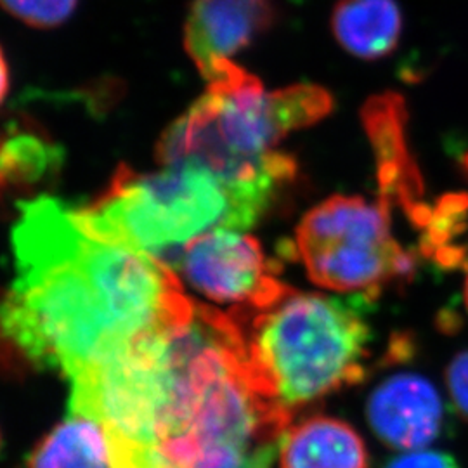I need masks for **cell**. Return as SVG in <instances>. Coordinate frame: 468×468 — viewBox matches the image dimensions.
<instances>
[{
    "label": "cell",
    "mask_w": 468,
    "mask_h": 468,
    "mask_svg": "<svg viewBox=\"0 0 468 468\" xmlns=\"http://www.w3.org/2000/svg\"><path fill=\"white\" fill-rule=\"evenodd\" d=\"M16 280L0 302V334L28 361L68 378L191 314L172 269L102 241L49 197L19 203Z\"/></svg>",
    "instance_id": "obj_1"
},
{
    "label": "cell",
    "mask_w": 468,
    "mask_h": 468,
    "mask_svg": "<svg viewBox=\"0 0 468 468\" xmlns=\"http://www.w3.org/2000/svg\"><path fill=\"white\" fill-rule=\"evenodd\" d=\"M205 80V94L160 137L156 162L195 164L228 185L280 195L295 181L297 162L278 144L328 117L332 94L316 84L266 90L233 59L218 63Z\"/></svg>",
    "instance_id": "obj_2"
},
{
    "label": "cell",
    "mask_w": 468,
    "mask_h": 468,
    "mask_svg": "<svg viewBox=\"0 0 468 468\" xmlns=\"http://www.w3.org/2000/svg\"><path fill=\"white\" fill-rule=\"evenodd\" d=\"M276 197L228 185L195 164L144 174L122 165L100 197L75 216L102 241L177 268L187 243L216 229H249Z\"/></svg>",
    "instance_id": "obj_3"
},
{
    "label": "cell",
    "mask_w": 468,
    "mask_h": 468,
    "mask_svg": "<svg viewBox=\"0 0 468 468\" xmlns=\"http://www.w3.org/2000/svg\"><path fill=\"white\" fill-rule=\"evenodd\" d=\"M231 314L243 328L255 373L288 410L365 377L371 334L347 302L288 288L262 311Z\"/></svg>",
    "instance_id": "obj_4"
},
{
    "label": "cell",
    "mask_w": 468,
    "mask_h": 468,
    "mask_svg": "<svg viewBox=\"0 0 468 468\" xmlns=\"http://www.w3.org/2000/svg\"><path fill=\"white\" fill-rule=\"evenodd\" d=\"M295 251L321 288L367 297L415 268L392 234L390 210L361 197L335 195L309 210L295 231Z\"/></svg>",
    "instance_id": "obj_5"
},
{
    "label": "cell",
    "mask_w": 468,
    "mask_h": 468,
    "mask_svg": "<svg viewBox=\"0 0 468 468\" xmlns=\"http://www.w3.org/2000/svg\"><path fill=\"white\" fill-rule=\"evenodd\" d=\"M177 268L191 288L238 314L266 309L290 288L272 272L261 243L234 229H216L187 243Z\"/></svg>",
    "instance_id": "obj_6"
},
{
    "label": "cell",
    "mask_w": 468,
    "mask_h": 468,
    "mask_svg": "<svg viewBox=\"0 0 468 468\" xmlns=\"http://www.w3.org/2000/svg\"><path fill=\"white\" fill-rule=\"evenodd\" d=\"M361 118L377 160L378 201L388 210L390 207H401L425 234L437 205L431 207L423 201V181L408 141L404 98L392 90L373 96L365 102Z\"/></svg>",
    "instance_id": "obj_7"
},
{
    "label": "cell",
    "mask_w": 468,
    "mask_h": 468,
    "mask_svg": "<svg viewBox=\"0 0 468 468\" xmlns=\"http://www.w3.org/2000/svg\"><path fill=\"white\" fill-rule=\"evenodd\" d=\"M274 0H193L185 21V50L201 77L266 34L276 23Z\"/></svg>",
    "instance_id": "obj_8"
},
{
    "label": "cell",
    "mask_w": 468,
    "mask_h": 468,
    "mask_svg": "<svg viewBox=\"0 0 468 468\" xmlns=\"http://www.w3.org/2000/svg\"><path fill=\"white\" fill-rule=\"evenodd\" d=\"M375 435L394 450L432 444L444 427V406L434 385L419 375H396L378 385L367 404Z\"/></svg>",
    "instance_id": "obj_9"
},
{
    "label": "cell",
    "mask_w": 468,
    "mask_h": 468,
    "mask_svg": "<svg viewBox=\"0 0 468 468\" xmlns=\"http://www.w3.org/2000/svg\"><path fill=\"white\" fill-rule=\"evenodd\" d=\"M280 458L282 468H368L361 435L330 417H313L288 429Z\"/></svg>",
    "instance_id": "obj_10"
},
{
    "label": "cell",
    "mask_w": 468,
    "mask_h": 468,
    "mask_svg": "<svg viewBox=\"0 0 468 468\" xmlns=\"http://www.w3.org/2000/svg\"><path fill=\"white\" fill-rule=\"evenodd\" d=\"M332 32L352 56L382 59L401 40V9L396 0H340L332 15Z\"/></svg>",
    "instance_id": "obj_11"
},
{
    "label": "cell",
    "mask_w": 468,
    "mask_h": 468,
    "mask_svg": "<svg viewBox=\"0 0 468 468\" xmlns=\"http://www.w3.org/2000/svg\"><path fill=\"white\" fill-rule=\"evenodd\" d=\"M59 148L32 123L15 122L0 131V203L50 179Z\"/></svg>",
    "instance_id": "obj_12"
},
{
    "label": "cell",
    "mask_w": 468,
    "mask_h": 468,
    "mask_svg": "<svg viewBox=\"0 0 468 468\" xmlns=\"http://www.w3.org/2000/svg\"><path fill=\"white\" fill-rule=\"evenodd\" d=\"M30 468H113L108 439L98 421L69 413L30 454Z\"/></svg>",
    "instance_id": "obj_13"
},
{
    "label": "cell",
    "mask_w": 468,
    "mask_h": 468,
    "mask_svg": "<svg viewBox=\"0 0 468 468\" xmlns=\"http://www.w3.org/2000/svg\"><path fill=\"white\" fill-rule=\"evenodd\" d=\"M79 0H0V7L27 27L58 28L75 13Z\"/></svg>",
    "instance_id": "obj_14"
},
{
    "label": "cell",
    "mask_w": 468,
    "mask_h": 468,
    "mask_svg": "<svg viewBox=\"0 0 468 468\" xmlns=\"http://www.w3.org/2000/svg\"><path fill=\"white\" fill-rule=\"evenodd\" d=\"M446 380L454 408L463 419L468 420V351L458 354L452 359Z\"/></svg>",
    "instance_id": "obj_15"
},
{
    "label": "cell",
    "mask_w": 468,
    "mask_h": 468,
    "mask_svg": "<svg viewBox=\"0 0 468 468\" xmlns=\"http://www.w3.org/2000/svg\"><path fill=\"white\" fill-rule=\"evenodd\" d=\"M382 468H460L448 452L415 450L385 462Z\"/></svg>",
    "instance_id": "obj_16"
},
{
    "label": "cell",
    "mask_w": 468,
    "mask_h": 468,
    "mask_svg": "<svg viewBox=\"0 0 468 468\" xmlns=\"http://www.w3.org/2000/svg\"><path fill=\"white\" fill-rule=\"evenodd\" d=\"M7 92H9V67L4 52L0 49V104L5 100Z\"/></svg>",
    "instance_id": "obj_17"
},
{
    "label": "cell",
    "mask_w": 468,
    "mask_h": 468,
    "mask_svg": "<svg viewBox=\"0 0 468 468\" xmlns=\"http://www.w3.org/2000/svg\"><path fill=\"white\" fill-rule=\"evenodd\" d=\"M462 165H463V170H465V174L468 176V153L462 158Z\"/></svg>",
    "instance_id": "obj_18"
},
{
    "label": "cell",
    "mask_w": 468,
    "mask_h": 468,
    "mask_svg": "<svg viewBox=\"0 0 468 468\" xmlns=\"http://www.w3.org/2000/svg\"><path fill=\"white\" fill-rule=\"evenodd\" d=\"M465 305H467V311H468V274H467V282H465Z\"/></svg>",
    "instance_id": "obj_19"
},
{
    "label": "cell",
    "mask_w": 468,
    "mask_h": 468,
    "mask_svg": "<svg viewBox=\"0 0 468 468\" xmlns=\"http://www.w3.org/2000/svg\"><path fill=\"white\" fill-rule=\"evenodd\" d=\"M0 442H2V441H0Z\"/></svg>",
    "instance_id": "obj_20"
}]
</instances>
